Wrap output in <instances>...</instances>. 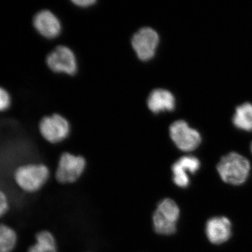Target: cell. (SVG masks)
<instances>
[{"label": "cell", "mask_w": 252, "mask_h": 252, "mask_svg": "<svg viewBox=\"0 0 252 252\" xmlns=\"http://www.w3.org/2000/svg\"><path fill=\"white\" fill-rule=\"evenodd\" d=\"M49 167L41 162H28L18 165L13 172V180L23 193H37L50 178Z\"/></svg>", "instance_id": "1"}, {"label": "cell", "mask_w": 252, "mask_h": 252, "mask_svg": "<svg viewBox=\"0 0 252 252\" xmlns=\"http://www.w3.org/2000/svg\"><path fill=\"white\" fill-rule=\"evenodd\" d=\"M217 171L221 180L232 185H241L248 180L251 165L246 158L232 152L220 159Z\"/></svg>", "instance_id": "2"}, {"label": "cell", "mask_w": 252, "mask_h": 252, "mask_svg": "<svg viewBox=\"0 0 252 252\" xmlns=\"http://www.w3.org/2000/svg\"><path fill=\"white\" fill-rule=\"evenodd\" d=\"M86 167L84 157L65 152L60 157L55 177L63 185L74 183L84 175Z\"/></svg>", "instance_id": "3"}, {"label": "cell", "mask_w": 252, "mask_h": 252, "mask_svg": "<svg viewBox=\"0 0 252 252\" xmlns=\"http://www.w3.org/2000/svg\"><path fill=\"white\" fill-rule=\"evenodd\" d=\"M39 131L42 137L50 143H59L69 135L70 126L65 118L60 114H53L41 119Z\"/></svg>", "instance_id": "4"}, {"label": "cell", "mask_w": 252, "mask_h": 252, "mask_svg": "<svg viewBox=\"0 0 252 252\" xmlns=\"http://www.w3.org/2000/svg\"><path fill=\"white\" fill-rule=\"evenodd\" d=\"M170 135L177 148L184 152L195 150L201 143L200 133L185 121L174 122L170 127Z\"/></svg>", "instance_id": "5"}, {"label": "cell", "mask_w": 252, "mask_h": 252, "mask_svg": "<svg viewBox=\"0 0 252 252\" xmlns=\"http://www.w3.org/2000/svg\"><path fill=\"white\" fill-rule=\"evenodd\" d=\"M48 67L57 73L75 74L77 71V60L74 52L65 46H59L53 50L46 58Z\"/></svg>", "instance_id": "6"}, {"label": "cell", "mask_w": 252, "mask_h": 252, "mask_svg": "<svg viewBox=\"0 0 252 252\" xmlns=\"http://www.w3.org/2000/svg\"><path fill=\"white\" fill-rule=\"evenodd\" d=\"M159 39L157 32L152 28L139 30L132 38V46L137 57L144 61L152 59L155 56Z\"/></svg>", "instance_id": "7"}, {"label": "cell", "mask_w": 252, "mask_h": 252, "mask_svg": "<svg viewBox=\"0 0 252 252\" xmlns=\"http://www.w3.org/2000/svg\"><path fill=\"white\" fill-rule=\"evenodd\" d=\"M33 25L43 36L53 39L59 35L62 30L59 18L49 10H43L34 16Z\"/></svg>", "instance_id": "8"}, {"label": "cell", "mask_w": 252, "mask_h": 252, "mask_svg": "<svg viewBox=\"0 0 252 252\" xmlns=\"http://www.w3.org/2000/svg\"><path fill=\"white\" fill-rule=\"evenodd\" d=\"M205 232L210 243L215 245L224 243L231 236V223L226 217H213L207 220Z\"/></svg>", "instance_id": "9"}, {"label": "cell", "mask_w": 252, "mask_h": 252, "mask_svg": "<svg viewBox=\"0 0 252 252\" xmlns=\"http://www.w3.org/2000/svg\"><path fill=\"white\" fill-rule=\"evenodd\" d=\"M147 105L152 112L172 111L175 107V99L170 91L165 89H155L149 94Z\"/></svg>", "instance_id": "10"}, {"label": "cell", "mask_w": 252, "mask_h": 252, "mask_svg": "<svg viewBox=\"0 0 252 252\" xmlns=\"http://www.w3.org/2000/svg\"><path fill=\"white\" fill-rule=\"evenodd\" d=\"M34 243L28 248L27 252H59L56 238L49 230L38 232Z\"/></svg>", "instance_id": "11"}, {"label": "cell", "mask_w": 252, "mask_h": 252, "mask_svg": "<svg viewBox=\"0 0 252 252\" xmlns=\"http://www.w3.org/2000/svg\"><path fill=\"white\" fill-rule=\"evenodd\" d=\"M18 235L7 223H0V252H14L17 247Z\"/></svg>", "instance_id": "12"}, {"label": "cell", "mask_w": 252, "mask_h": 252, "mask_svg": "<svg viewBox=\"0 0 252 252\" xmlns=\"http://www.w3.org/2000/svg\"><path fill=\"white\" fill-rule=\"evenodd\" d=\"M233 122L239 129L252 131V104L245 103L237 107Z\"/></svg>", "instance_id": "13"}, {"label": "cell", "mask_w": 252, "mask_h": 252, "mask_svg": "<svg viewBox=\"0 0 252 252\" xmlns=\"http://www.w3.org/2000/svg\"><path fill=\"white\" fill-rule=\"evenodd\" d=\"M157 211L164 219L177 224L180 216V210L175 201L170 198L162 199L158 203Z\"/></svg>", "instance_id": "14"}, {"label": "cell", "mask_w": 252, "mask_h": 252, "mask_svg": "<svg viewBox=\"0 0 252 252\" xmlns=\"http://www.w3.org/2000/svg\"><path fill=\"white\" fill-rule=\"evenodd\" d=\"M152 224L154 231L160 235H172L177 231V224L169 221L157 211L152 215Z\"/></svg>", "instance_id": "15"}, {"label": "cell", "mask_w": 252, "mask_h": 252, "mask_svg": "<svg viewBox=\"0 0 252 252\" xmlns=\"http://www.w3.org/2000/svg\"><path fill=\"white\" fill-rule=\"evenodd\" d=\"M175 163L188 174H195L200 167V160L196 157L191 156L180 158Z\"/></svg>", "instance_id": "16"}, {"label": "cell", "mask_w": 252, "mask_h": 252, "mask_svg": "<svg viewBox=\"0 0 252 252\" xmlns=\"http://www.w3.org/2000/svg\"><path fill=\"white\" fill-rule=\"evenodd\" d=\"M172 180L174 183L180 188L185 189L190 185V179L188 173L184 171L178 165L174 163L172 166Z\"/></svg>", "instance_id": "17"}, {"label": "cell", "mask_w": 252, "mask_h": 252, "mask_svg": "<svg viewBox=\"0 0 252 252\" xmlns=\"http://www.w3.org/2000/svg\"><path fill=\"white\" fill-rule=\"evenodd\" d=\"M11 199L4 189L0 187V220L4 218L11 210Z\"/></svg>", "instance_id": "18"}, {"label": "cell", "mask_w": 252, "mask_h": 252, "mask_svg": "<svg viewBox=\"0 0 252 252\" xmlns=\"http://www.w3.org/2000/svg\"><path fill=\"white\" fill-rule=\"evenodd\" d=\"M11 96L7 91L0 87V112H4L11 106Z\"/></svg>", "instance_id": "19"}, {"label": "cell", "mask_w": 252, "mask_h": 252, "mask_svg": "<svg viewBox=\"0 0 252 252\" xmlns=\"http://www.w3.org/2000/svg\"><path fill=\"white\" fill-rule=\"evenodd\" d=\"M72 2L80 7H87V6L94 4L95 1H94V0H76V1H72Z\"/></svg>", "instance_id": "20"}, {"label": "cell", "mask_w": 252, "mask_h": 252, "mask_svg": "<svg viewBox=\"0 0 252 252\" xmlns=\"http://www.w3.org/2000/svg\"><path fill=\"white\" fill-rule=\"evenodd\" d=\"M251 150H252V145H251Z\"/></svg>", "instance_id": "21"}]
</instances>
